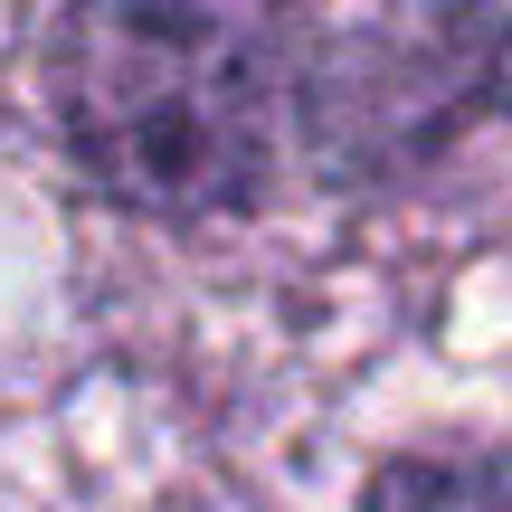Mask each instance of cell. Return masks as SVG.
<instances>
[{
	"label": "cell",
	"instance_id": "6da1fadb",
	"mask_svg": "<svg viewBox=\"0 0 512 512\" xmlns=\"http://www.w3.org/2000/svg\"><path fill=\"white\" fill-rule=\"evenodd\" d=\"M294 29L256 10L95 0L48 29L38 95L105 200L143 219H228L275 181L294 105Z\"/></svg>",
	"mask_w": 512,
	"mask_h": 512
},
{
	"label": "cell",
	"instance_id": "7a4b0ae2",
	"mask_svg": "<svg viewBox=\"0 0 512 512\" xmlns=\"http://www.w3.org/2000/svg\"><path fill=\"white\" fill-rule=\"evenodd\" d=\"M503 67V29L465 10H418V19H351L313 38L304 67V114L332 162H389L418 152L484 95Z\"/></svg>",
	"mask_w": 512,
	"mask_h": 512
},
{
	"label": "cell",
	"instance_id": "3957f363",
	"mask_svg": "<svg viewBox=\"0 0 512 512\" xmlns=\"http://www.w3.org/2000/svg\"><path fill=\"white\" fill-rule=\"evenodd\" d=\"M361 512H512V446L503 456H399L361 494Z\"/></svg>",
	"mask_w": 512,
	"mask_h": 512
}]
</instances>
